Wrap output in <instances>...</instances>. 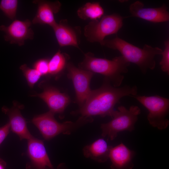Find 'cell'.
Segmentation results:
<instances>
[{
	"mask_svg": "<svg viewBox=\"0 0 169 169\" xmlns=\"http://www.w3.org/2000/svg\"><path fill=\"white\" fill-rule=\"evenodd\" d=\"M6 163L3 160L0 159V169H5Z\"/></svg>",
	"mask_w": 169,
	"mask_h": 169,
	"instance_id": "cell-25",
	"label": "cell"
},
{
	"mask_svg": "<svg viewBox=\"0 0 169 169\" xmlns=\"http://www.w3.org/2000/svg\"><path fill=\"white\" fill-rule=\"evenodd\" d=\"M148 110L147 119L153 126L160 130L166 129L169 124L167 118L169 112V100L159 95L131 96Z\"/></svg>",
	"mask_w": 169,
	"mask_h": 169,
	"instance_id": "cell-7",
	"label": "cell"
},
{
	"mask_svg": "<svg viewBox=\"0 0 169 169\" xmlns=\"http://www.w3.org/2000/svg\"><path fill=\"white\" fill-rule=\"evenodd\" d=\"M28 140L27 153L34 167L37 169L46 167L53 169L43 142L33 137Z\"/></svg>",
	"mask_w": 169,
	"mask_h": 169,
	"instance_id": "cell-14",
	"label": "cell"
},
{
	"mask_svg": "<svg viewBox=\"0 0 169 169\" xmlns=\"http://www.w3.org/2000/svg\"><path fill=\"white\" fill-rule=\"evenodd\" d=\"M54 115L49 111L34 117L32 120L46 140H50L60 133L69 135L83 125L91 122L89 118L80 117L74 122L67 121L61 123L55 119Z\"/></svg>",
	"mask_w": 169,
	"mask_h": 169,
	"instance_id": "cell-4",
	"label": "cell"
},
{
	"mask_svg": "<svg viewBox=\"0 0 169 169\" xmlns=\"http://www.w3.org/2000/svg\"><path fill=\"white\" fill-rule=\"evenodd\" d=\"M118 109V110L114 111L111 121L101 125L102 136L106 137L110 140L114 139L120 132L134 130L138 116L141 113V109L136 105L131 106L129 109L121 105Z\"/></svg>",
	"mask_w": 169,
	"mask_h": 169,
	"instance_id": "cell-5",
	"label": "cell"
},
{
	"mask_svg": "<svg viewBox=\"0 0 169 169\" xmlns=\"http://www.w3.org/2000/svg\"><path fill=\"white\" fill-rule=\"evenodd\" d=\"M32 23L28 19L23 21L16 19L8 26H0V30L5 33L4 38L6 41L22 46L26 40L34 38V32L30 28Z\"/></svg>",
	"mask_w": 169,
	"mask_h": 169,
	"instance_id": "cell-9",
	"label": "cell"
},
{
	"mask_svg": "<svg viewBox=\"0 0 169 169\" xmlns=\"http://www.w3.org/2000/svg\"><path fill=\"white\" fill-rule=\"evenodd\" d=\"M100 44L118 50L130 63L137 65L144 74H146L148 69L153 70L155 68V57L157 55H161L163 51L158 47H153L147 44H145L142 49L139 48L117 36L111 39H104Z\"/></svg>",
	"mask_w": 169,
	"mask_h": 169,
	"instance_id": "cell-2",
	"label": "cell"
},
{
	"mask_svg": "<svg viewBox=\"0 0 169 169\" xmlns=\"http://www.w3.org/2000/svg\"><path fill=\"white\" fill-rule=\"evenodd\" d=\"M18 2L17 0H2L0 9L8 18L14 20L16 17Z\"/></svg>",
	"mask_w": 169,
	"mask_h": 169,
	"instance_id": "cell-20",
	"label": "cell"
},
{
	"mask_svg": "<svg viewBox=\"0 0 169 169\" xmlns=\"http://www.w3.org/2000/svg\"><path fill=\"white\" fill-rule=\"evenodd\" d=\"M2 110L9 118L11 130L19 136L20 140H28L33 137L27 128L25 119L18 108H8L3 106Z\"/></svg>",
	"mask_w": 169,
	"mask_h": 169,
	"instance_id": "cell-16",
	"label": "cell"
},
{
	"mask_svg": "<svg viewBox=\"0 0 169 169\" xmlns=\"http://www.w3.org/2000/svg\"><path fill=\"white\" fill-rule=\"evenodd\" d=\"M130 63L122 56H116L110 60L95 57L88 52L84 54L83 61L79 64V68L103 75L107 78L115 87L122 84L124 76L122 74L128 72Z\"/></svg>",
	"mask_w": 169,
	"mask_h": 169,
	"instance_id": "cell-3",
	"label": "cell"
},
{
	"mask_svg": "<svg viewBox=\"0 0 169 169\" xmlns=\"http://www.w3.org/2000/svg\"><path fill=\"white\" fill-rule=\"evenodd\" d=\"M49 62L47 59H41L37 61L34 64V69L37 70L41 75L49 74Z\"/></svg>",
	"mask_w": 169,
	"mask_h": 169,
	"instance_id": "cell-23",
	"label": "cell"
},
{
	"mask_svg": "<svg viewBox=\"0 0 169 169\" xmlns=\"http://www.w3.org/2000/svg\"><path fill=\"white\" fill-rule=\"evenodd\" d=\"M66 68L67 76L72 81L76 101L80 107L85 103L91 92L90 85L93 73L78 68L71 63L67 64Z\"/></svg>",
	"mask_w": 169,
	"mask_h": 169,
	"instance_id": "cell-8",
	"label": "cell"
},
{
	"mask_svg": "<svg viewBox=\"0 0 169 169\" xmlns=\"http://www.w3.org/2000/svg\"><path fill=\"white\" fill-rule=\"evenodd\" d=\"M137 93V88L135 85L115 87L111 85L107 78L105 77L102 86L92 90L85 103L73 113L80 114V117H84L99 115L112 118L115 111L114 107L121 98L125 96H135Z\"/></svg>",
	"mask_w": 169,
	"mask_h": 169,
	"instance_id": "cell-1",
	"label": "cell"
},
{
	"mask_svg": "<svg viewBox=\"0 0 169 169\" xmlns=\"http://www.w3.org/2000/svg\"><path fill=\"white\" fill-rule=\"evenodd\" d=\"M112 146L108 145L102 138L99 139L92 143L85 146L83 149L84 156L100 163L106 162L109 158Z\"/></svg>",
	"mask_w": 169,
	"mask_h": 169,
	"instance_id": "cell-17",
	"label": "cell"
},
{
	"mask_svg": "<svg viewBox=\"0 0 169 169\" xmlns=\"http://www.w3.org/2000/svg\"><path fill=\"white\" fill-rule=\"evenodd\" d=\"M129 10L133 16L152 22H167L169 20L167 7L165 4L159 8H145L143 3L136 1L130 5Z\"/></svg>",
	"mask_w": 169,
	"mask_h": 169,
	"instance_id": "cell-12",
	"label": "cell"
},
{
	"mask_svg": "<svg viewBox=\"0 0 169 169\" xmlns=\"http://www.w3.org/2000/svg\"><path fill=\"white\" fill-rule=\"evenodd\" d=\"M123 18L117 14L104 16L100 21L92 20L86 25L84 34L91 43H100L107 35L115 34L123 25Z\"/></svg>",
	"mask_w": 169,
	"mask_h": 169,
	"instance_id": "cell-6",
	"label": "cell"
},
{
	"mask_svg": "<svg viewBox=\"0 0 169 169\" xmlns=\"http://www.w3.org/2000/svg\"><path fill=\"white\" fill-rule=\"evenodd\" d=\"M52 28L60 47L71 46L79 49L81 33L79 26H71L67 19H62Z\"/></svg>",
	"mask_w": 169,
	"mask_h": 169,
	"instance_id": "cell-10",
	"label": "cell"
},
{
	"mask_svg": "<svg viewBox=\"0 0 169 169\" xmlns=\"http://www.w3.org/2000/svg\"><path fill=\"white\" fill-rule=\"evenodd\" d=\"M134 151L130 150L123 143L111 148L109 155L111 162V169H132Z\"/></svg>",
	"mask_w": 169,
	"mask_h": 169,
	"instance_id": "cell-15",
	"label": "cell"
},
{
	"mask_svg": "<svg viewBox=\"0 0 169 169\" xmlns=\"http://www.w3.org/2000/svg\"><path fill=\"white\" fill-rule=\"evenodd\" d=\"M68 55L62 53L59 49L49 62V74L55 75L61 72L66 67L69 58Z\"/></svg>",
	"mask_w": 169,
	"mask_h": 169,
	"instance_id": "cell-19",
	"label": "cell"
},
{
	"mask_svg": "<svg viewBox=\"0 0 169 169\" xmlns=\"http://www.w3.org/2000/svg\"><path fill=\"white\" fill-rule=\"evenodd\" d=\"M32 2L37 5L38 8L32 23L47 24L53 28L57 23L55 19L54 14L60 10L62 5L60 2L58 1L43 0H33Z\"/></svg>",
	"mask_w": 169,
	"mask_h": 169,
	"instance_id": "cell-11",
	"label": "cell"
},
{
	"mask_svg": "<svg viewBox=\"0 0 169 169\" xmlns=\"http://www.w3.org/2000/svg\"><path fill=\"white\" fill-rule=\"evenodd\" d=\"M43 100L48 106L50 111L54 114L62 113L70 102L69 97L52 87H47L44 91L34 95Z\"/></svg>",
	"mask_w": 169,
	"mask_h": 169,
	"instance_id": "cell-13",
	"label": "cell"
},
{
	"mask_svg": "<svg viewBox=\"0 0 169 169\" xmlns=\"http://www.w3.org/2000/svg\"><path fill=\"white\" fill-rule=\"evenodd\" d=\"M10 125L9 122L0 128V145L9 133Z\"/></svg>",
	"mask_w": 169,
	"mask_h": 169,
	"instance_id": "cell-24",
	"label": "cell"
},
{
	"mask_svg": "<svg viewBox=\"0 0 169 169\" xmlns=\"http://www.w3.org/2000/svg\"><path fill=\"white\" fill-rule=\"evenodd\" d=\"M77 13L78 17L82 19L94 20L103 15L104 10L99 2H87L79 8Z\"/></svg>",
	"mask_w": 169,
	"mask_h": 169,
	"instance_id": "cell-18",
	"label": "cell"
},
{
	"mask_svg": "<svg viewBox=\"0 0 169 169\" xmlns=\"http://www.w3.org/2000/svg\"><path fill=\"white\" fill-rule=\"evenodd\" d=\"M20 68L26 77L29 86L33 87L41 76L40 74L36 69L29 68L26 64L22 65Z\"/></svg>",
	"mask_w": 169,
	"mask_h": 169,
	"instance_id": "cell-21",
	"label": "cell"
},
{
	"mask_svg": "<svg viewBox=\"0 0 169 169\" xmlns=\"http://www.w3.org/2000/svg\"><path fill=\"white\" fill-rule=\"evenodd\" d=\"M165 49L161 55L162 59L160 62L162 71L169 74V41L167 40L165 42Z\"/></svg>",
	"mask_w": 169,
	"mask_h": 169,
	"instance_id": "cell-22",
	"label": "cell"
}]
</instances>
